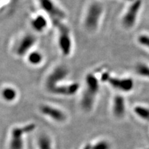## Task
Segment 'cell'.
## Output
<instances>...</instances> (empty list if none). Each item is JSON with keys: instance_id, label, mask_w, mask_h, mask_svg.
Instances as JSON below:
<instances>
[{"instance_id": "obj_6", "label": "cell", "mask_w": 149, "mask_h": 149, "mask_svg": "<svg viewBox=\"0 0 149 149\" xmlns=\"http://www.w3.org/2000/svg\"><path fill=\"white\" fill-rule=\"evenodd\" d=\"M57 29V47L64 57L71 55L73 50V40L70 30L64 23L56 26Z\"/></svg>"}, {"instance_id": "obj_1", "label": "cell", "mask_w": 149, "mask_h": 149, "mask_svg": "<svg viewBox=\"0 0 149 149\" xmlns=\"http://www.w3.org/2000/svg\"><path fill=\"white\" fill-rule=\"evenodd\" d=\"M84 89L80 98V107L85 113H90L94 109L102 83L100 75L89 72L86 75Z\"/></svg>"}, {"instance_id": "obj_9", "label": "cell", "mask_w": 149, "mask_h": 149, "mask_svg": "<svg viewBox=\"0 0 149 149\" xmlns=\"http://www.w3.org/2000/svg\"><path fill=\"white\" fill-rule=\"evenodd\" d=\"M37 41V37L32 33L22 35L13 46V53L18 57H26L28 54L34 49Z\"/></svg>"}, {"instance_id": "obj_5", "label": "cell", "mask_w": 149, "mask_h": 149, "mask_svg": "<svg viewBox=\"0 0 149 149\" xmlns=\"http://www.w3.org/2000/svg\"><path fill=\"white\" fill-rule=\"evenodd\" d=\"M37 3L42 12L48 17L55 26L64 23L66 13L55 0H37Z\"/></svg>"}, {"instance_id": "obj_15", "label": "cell", "mask_w": 149, "mask_h": 149, "mask_svg": "<svg viewBox=\"0 0 149 149\" xmlns=\"http://www.w3.org/2000/svg\"><path fill=\"white\" fill-rule=\"evenodd\" d=\"M17 89L10 85H5L0 90V97L7 104H13L17 100Z\"/></svg>"}, {"instance_id": "obj_20", "label": "cell", "mask_w": 149, "mask_h": 149, "mask_svg": "<svg viewBox=\"0 0 149 149\" xmlns=\"http://www.w3.org/2000/svg\"><path fill=\"white\" fill-rule=\"evenodd\" d=\"M137 42L143 48L149 51V33H141L137 37Z\"/></svg>"}, {"instance_id": "obj_19", "label": "cell", "mask_w": 149, "mask_h": 149, "mask_svg": "<svg viewBox=\"0 0 149 149\" xmlns=\"http://www.w3.org/2000/svg\"><path fill=\"white\" fill-rule=\"evenodd\" d=\"M135 73L139 77L149 80V64L144 61L137 63L135 68Z\"/></svg>"}, {"instance_id": "obj_4", "label": "cell", "mask_w": 149, "mask_h": 149, "mask_svg": "<svg viewBox=\"0 0 149 149\" xmlns=\"http://www.w3.org/2000/svg\"><path fill=\"white\" fill-rule=\"evenodd\" d=\"M102 83H107L114 90L121 94L131 92L135 87L134 79L130 77L113 76L109 71L104 70L100 76Z\"/></svg>"}, {"instance_id": "obj_13", "label": "cell", "mask_w": 149, "mask_h": 149, "mask_svg": "<svg viewBox=\"0 0 149 149\" xmlns=\"http://www.w3.org/2000/svg\"><path fill=\"white\" fill-rule=\"evenodd\" d=\"M51 19L44 13L33 15L30 20V24L35 33H42L49 27Z\"/></svg>"}, {"instance_id": "obj_7", "label": "cell", "mask_w": 149, "mask_h": 149, "mask_svg": "<svg viewBox=\"0 0 149 149\" xmlns=\"http://www.w3.org/2000/svg\"><path fill=\"white\" fill-rule=\"evenodd\" d=\"M39 112L46 120L58 125L66 123L68 119V115L64 109L51 104H41L39 107Z\"/></svg>"}, {"instance_id": "obj_16", "label": "cell", "mask_w": 149, "mask_h": 149, "mask_svg": "<svg viewBox=\"0 0 149 149\" xmlns=\"http://www.w3.org/2000/svg\"><path fill=\"white\" fill-rule=\"evenodd\" d=\"M27 62L32 66H39L44 60V55L38 50L33 49L25 57Z\"/></svg>"}, {"instance_id": "obj_2", "label": "cell", "mask_w": 149, "mask_h": 149, "mask_svg": "<svg viewBox=\"0 0 149 149\" xmlns=\"http://www.w3.org/2000/svg\"><path fill=\"white\" fill-rule=\"evenodd\" d=\"M36 128L34 123L12 126L9 130L6 139L7 149H25L26 137Z\"/></svg>"}, {"instance_id": "obj_17", "label": "cell", "mask_w": 149, "mask_h": 149, "mask_svg": "<svg viewBox=\"0 0 149 149\" xmlns=\"http://www.w3.org/2000/svg\"><path fill=\"white\" fill-rule=\"evenodd\" d=\"M133 112L139 120L149 122V107L144 104H137L133 108Z\"/></svg>"}, {"instance_id": "obj_3", "label": "cell", "mask_w": 149, "mask_h": 149, "mask_svg": "<svg viewBox=\"0 0 149 149\" xmlns=\"http://www.w3.org/2000/svg\"><path fill=\"white\" fill-rule=\"evenodd\" d=\"M104 13V7L100 1H93L87 7L84 17V26L88 32L96 31L100 27Z\"/></svg>"}, {"instance_id": "obj_21", "label": "cell", "mask_w": 149, "mask_h": 149, "mask_svg": "<svg viewBox=\"0 0 149 149\" xmlns=\"http://www.w3.org/2000/svg\"><path fill=\"white\" fill-rule=\"evenodd\" d=\"M124 1H128V3H130V2H132V1H134V0H124Z\"/></svg>"}, {"instance_id": "obj_10", "label": "cell", "mask_w": 149, "mask_h": 149, "mask_svg": "<svg viewBox=\"0 0 149 149\" xmlns=\"http://www.w3.org/2000/svg\"><path fill=\"white\" fill-rule=\"evenodd\" d=\"M70 70L65 65H59L55 66L49 74L45 80V87L49 92L56 86L67 81L68 77Z\"/></svg>"}, {"instance_id": "obj_8", "label": "cell", "mask_w": 149, "mask_h": 149, "mask_svg": "<svg viewBox=\"0 0 149 149\" xmlns=\"http://www.w3.org/2000/svg\"><path fill=\"white\" fill-rule=\"evenodd\" d=\"M141 9L142 2L141 0H134L129 3L121 19V24L124 29L129 31L134 29L138 22Z\"/></svg>"}, {"instance_id": "obj_12", "label": "cell", "mask_w": 149, "mask_h": 149, "mask_svg": "<svg viewBox=\"0 0 149 149\" xmlns=\"http://www.w3.org/2000/svg\"><path fill=\"white\" fill-rule=\"evenodd\" d=\"M127 112V105L124 95L119 93L113 97L111 103V113L116 120L124 118Z\"/></svg>"}, {"instance_id": "obj_14", "label": "cell", "mask_w": 149, "mask_h": 149, "mask_svg": "<svg viewBox=\"0 0 149 149\" xmlns=\"http://www.w3.org/2000/svg\"><path fill=\"white\" fill-rule=\"evenodd\" d=\"M35 149H55V140L49 133L41 132L35 137L34 140Z\"/></svg>"}, {"instance_id": "obj_18", "label": "cell", "mask_w": 149, "mask_h": 149, "mask_svg": "<svg viewBox=\"0 0 149 149\" xmlns=\"http://www.w3.org/2000/svg\"><path fill=\"white\" fill-rule=\"evenodd\" d=\"M113 145L111 140L107 138L101 137L93 141L90 144L89 149H112Z\"/></svg>"}, {"instance_id": "obj_11", "label": "cell", "mask_w": 149, "mask_h": 149, "mask_svg": "<svg viewBox=\"0 0 149 149\" xmlns=\"http://www.w3.org/2000/svg\"><path fill=\"white\" fill-rule=\"evenodd\" d=\"M80 85L76 81H66L56 86L53 89L49 91V93L55 95L62 97L73 96L79 91Z\"/></svg>"}]
</instances>
